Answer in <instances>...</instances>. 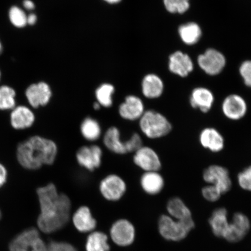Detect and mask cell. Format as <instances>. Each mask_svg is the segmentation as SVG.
Segmentation results:
<instances>
[{
  "label": "cell",
  "mask_w": 251,
  "mask_h": 251,
  "mask_svg": "<svg viewBox=\"0 0 251 251\" xmlns=\"http://www.w3.org/2000/svg\"><path fill=\"white\" fill-rule=\"evenodd\" d=\"M164 84L161 78L155 74H149L142 82L143 95L147 99H158L164 93Z\"/></svg>",
  "instance_id": "cell-23"
},
{
  "label": "cell",
  "mask_w": 251,
  "mask_h": 251,
  "mask_svg": "<svg viewBox=\"0 0 251 251\" xmlns=\"http://www.w3.org/2000/svg\"><path fill=\"white\" fill-rule=\"evenodd\" d=\"M80 132L84 139L95 141L101 136V128L95 119L87 117L80 125Z\"/></svg>",
  "instance_id": "cell-27"
},
{
  "label": "cell",
  "mask_w": 251,
  "mask_h": 251,
  "mask_svg": "<svg viewBox=\"0 0 251 251\" xmlns=\"http://www.w3.org/2000/svg\"><path fill=\"white\" fill-rule=\"evenodd\" d=\"M214 102V95L211 90L206 88L197 87L191 93L190 98L191 106L205 114L211 111Z\"/></svg>",
  "instance_id": "cell-17"
},
{
  "label": "cell",
  "mask_w": 251,
  "mask_h": 251,
  "mask_svg": "<svg viewBox=\"0 0 251 251\" xmlns=\"http://www.w3.org/2000/svg\"><path fill=\"white\" fill-rule=\"evenodd\" d=\"M237 183L241 189L251 191V165L244 168L238 174Z\"/></svg>",
  "instance_id": "cell-33"
},
{
  "label": "cell",
  "mask_w": 251,
  "mask_h": 251,
  "mask_svg": "<svg viewBox=\"0 0 251 251\" xmlns=\"http://www.w3.org/2000/svg\"><path fill=\"white\" fill-rule=\"evenodd\" d=\"M10 251H47V245L37 229L30 228L22 232L9 244Z\"/></svg>",
  "instance_id": "cell-5"
},
{
  "label": "cell",
  "mask_w": 251,
  "mask_h": 251,
  "mask_svg": "<svg viewBox=\"0 0 251 251\" xmlns=\"http://www.w3.org/2000/svg\"><path fill=\"white\" fill-rule=\"evenodd\" d=\"M239 71L245 84L248 87H251V61L243 62Z\"/></svg>",
  "instance_id": "cell-36"
},
{
  "label": "cell",
  "mask_w": 251,
  "mask_h": 251,
  "mask_svg": "<svg viewBox=\"0 0 251 251\" xmlns=\"http://www.w3.org/2000/svg\"><path fill=\"white\" fill-rule=\"evenodd\" d=\"M15 90L7 86L0 87V109H14L15 106Z\"/></svg>",
  "instance_id": "cell-30"
},
{
  "label": "cell",
  "mask_w": 251,
  "mask_h": 251,
  "mask_svg": "<svg viewBox=\"0 0 251 251\" xmlns=\"http://www.w3.org/2000/svg\"><path fill=\"white\" fill-rule=\"evenodd\" d=\"M209 223L212 228L213 233L216 237L224 238L229 224L226 209L224 208L216 209L210 217Z\"/></svg>",
  "instance_id": "cell-24"
},
{
  "label": "cell",
  "mask_w": 251,
  "mask_h": 251,
  "mask_svg": "<svg viewBox=\"0 0 251 251\" xmlns=\"http://www.w3.org/2000/svg\"><path fill=\"white\" fill-rule=\"evenodd\" d=\"M76 157L78 165L93 172L101 165L102 151L97 145L83 146L77 150Z\"/></svg>",
  "instance_id": "cell-11"
},
{
  "label": "cell",
  "mask_w": 251,
  "mask_h": 251,
  "mask_svg": "<svg viewBox=\"0 0 251 251\" xmlns=\"http://www.w3.org/2000/svg\"><path fill=\"white\" fill-rule=\"evenodd\" d=\"M101 105H100L98 102H96V103H94L93 108L94 109L98 111V110L101 108Z\"/></svg>",
  "instance_id": "cell-41"
},
{
  "label": "cell",
  "mask_w": 251,
  "mask_h": 251,
  "mask_svg": "<svg viewBox=\"0 0 251 251\" xmlns=\"http://www.w3.org/2000/svg\"><path fill=\"white\" fill-rule=\"evenodd\" d=\"M167 211L172 218L177 221L192 218L190 209L183 201L178 197H174L168 201Z\"/></svg>",
  "instance_id": "cell-26"
},
{
  "label": "cell",
  "mask_w": 251,
  "mask_h": 251,
  "mask_svg": "<svg viewBox=\"0 0 251 251\" xmlns=\"http://www.w3.org/2000/svg\"><path fill=\"white\" fill-rule=\"evenodd\" d=\"M1 210H0V219H1Z\"/></svg>",
  "instance_id": "cell-44"
},
{
  "label": "cell",
  "mask_w": 251,
  "mask_h": 251,
  "mask_svg": "<svg viewBox=\"0 0 251 251\" xmlns=\"http://www.w3.org/2000/svg\"><path fill=\"white\" fill-rule=\"evenodd\" d=\"M40 214L37 220L40 230L46 234L64 228L70 218L71 201L64 193H59L55 185L49 183L37 190Z\"/></svg>",
  "instance_id": "cell-1"
},
{
  "label": "cell",
  "mask_w": 251,
  "mask_h": 251,
  "mask_svg": "<svg viewBox=\"0 0 251 251\" xmlns=\"http://www.w3.org/2000/svg\"><path fill=\"white\" fill-rule=\"evenodd\" d=\"M58 153L54 141L35 136L19 144L17 158L22 166L29 170H37L43 165L54 164Z\"/></svg>",
  "instance_id": "cell-2"
},
{
  "label": "cell",
  "mask_w": 251,
  "mask_h": 251,
  "mask_svg": "<svg viewBox=\"0 0 251 251\" xmlns=\"http://www.w3.org/2000/svg\"><path fill=\"white\" fill-rule=\"evenodd\" d=\"M110 234L113 241L119 246H128L134 240V227L127 220L119 219L112 226Z\"/></svg>",
  "instance_id": "cell-13"
},
{
  "label": "cell",
  "mask_w": 251,
  "mask_h": 251,
  "mask_svg": "<svg viewBox=\"0 0 251 251\" xmlns=\"http://www.w3.org/2000/svg\"><path fill=\"white\" fill-rule=\"evenodd\" d=\"M104 1L109 3V4H116V3L120 2L121 0H104Z\"/></svg>",
  "instance_id": "cell-42"
},
{
  "label": "cell",
  "mask_w": 251,
  "mask_h": 251,
  "mask_svg": "<svg viewBox=\"0 0 251 251\" xmlns=\"http://www.w3.org/2000/svg\"><path fill=\"white\" fill-rule=\"evenodd\" d=\"M140 184L144 192L155 196L164 189L165 180L158 171L146 172L141 176Z\"/></svg>",
  "instance_id": "cell-19"
},
{
  "label": "cell",
  "mask_w": 251,
  "mask_h": 251,
  "mask_svg": "<svg viewBox=\"0 0 251 251\" xmlns=\"http://www.w3.org/2000/svg\"><path fill=\"white\" fill-rule=\"evenodd\" d=\"M143 146V140L139 134L134 133L127 140L128 153L135 152Z\"/></svg>",
  "instance_id": "cell-37"
},
{
  "label": "cell",
  "mask_w": 251,
  "mask_h": 251,
  "mask_svg": "<svg viewBox=\"0 0 251 251\" xmlns=\"http://www.w3.org/2000/svg\"><path fill=\"white\" fill-rule=\"evenodd\" d=\"M169 68L173 74L181 77H186L193 71L194 64L189 56L178 51L169 57Z\"/></svg>",
  "instance_id": "cell-18"
},
{
  "label": "cell",
  "mask_w": 251,
  "mask_h": 251,
  "mask_svg": "<svg viewBox=\"0 0 251 251\" xmlns=\"http://www.w3.org/2000/svg\"><path fill=\"white\" fill-rule=\"evenodd\" d=\"M133 162L144 172L158 171L162 168L160 157L154 150L150 147L142 146L134 152Z\"/></svg>",
  "instance_id": "cell-10"
},
{
  "label": "cell",
  "mask_w": 251,
  "mask_h": 251,
  "mask_svg": "<svg viewBox=\"0 0 251 251\" xmlns=\"http://www.w3.org/2000/svg\"><path fill=\"white\" fill-rule=\"evenodd\" d=\"M0 78H1V72H0Z\"/></svg>",
  "instance_id": "cell-45"
},
{
  "label": "cell",
  "mask_w": 251,
  "mask_h": 251,
  "mask_svg": "<svg viewBox=\"0 0 251 251\" xmlns=\"http://www.w3.org/2000/svg\"><path fill=\"white\" fill-rule=\"evenodd\" d=\"M47 251H77L74 246L68 243L51 241L47 246Z\"/></svg>",
  "instance_id": "cell-35"
},
{
  "label": "cell",
  "mask_w": 251,
  "mask_h": 251,
  "mask_svg": "<svg viewBox=\"0 0 251 251\" xmlns=\"http://www.w3.org/2000/svg\"><path fill=\"white\" fill-rule=\"evenodd\" d=\"M178 34L183 42L187 45H194L199 42L202 36V30L199 25L189 23L181 25Z\"/></svg>",
  "instance_id": "cell-25"
},
{
  "label": "cell",
  "mask_w": 251,
  "mask_h": 251,
  "mask_svg": "<svg viewBox=\"0 0 251 251\" xmlns=\"http://www.w3.org/2000/svg\"><path fill=\"white\" fill-rule=\"evenodd\" d=\"M72 221L75 227L81 233H88L96 227V220L93 218L89 207L80 206L75 212Z\"/></svg>",
  "instance_id": "cell-20"
},
{
  "label": "cell",
  "mask_w": 251,
  "mask_h": 251,
  "mask_svg": "<svg viewBox=\"0 0 251 251\" xmlns=\"http://www.w3.org/2000/svg\"><path fill=\"white\" fill-rule=\"evenodd\" d=\"M26 96L30 105L33 108L45 106L51 98L52 92L46 83L40 82L31 84L26 91Z\"/></svg>",
  "instance_id": "cell-15"
},
{
  "label": "cell",
  "mask_w": 251,
  "mask_h": 251,
  "mask_svg": "<svg viewBox=\"0 0 251 251\" xmlns=\"http://www.w3.org/2000/svg\"><path fill=\"white\" fill-rule=\"evenodd\" d=\"M2 51V45L1 42H0V53Z\"/></svg>",
  "instance_id": "cell-43"
},
{
  "label": "cell",
  "mask_w": 251,
  "mask_h": 251,
  "mask_svg": "<svg viewBox=\"0 0 251 251\" xmlns=\"http://www.w3.org/2000/svg\"><path fill=\"white\" fill-rule=\"evenodd\" d=\"M24 7L28 10H32L34 8V4L31 0H25L23 2Z\"/></svg>",
  "instance_id": "cell-40"
},
{
  "label": "cell",
  "mask_w": 251,
  "mask_h": 251,
  "mask_svg": "<svg viewBox=\"0 0 251 251\" xmlns=\"http://www.w3.org/2000/svg\"><path fill=\"white\" fill-rule=\"evenodd\" d=\"M222 112L229 120L238 121L243 119L248 111V106L243 97L231 94L226 97L222 103Z\"/></svg>",
  "instance_id": "cell-9"
},
{
  "label": "cell",
  "mask_w": 251,
  "mask_h": 251,
  "mask_svg": "<svg viewBox=\"0 0 251 251\" xmlns=\"http://www.w3.org/2000/svg\"><path fill=\"white\" fill-rule=\"evenodd\" d=\"M199 67L206 74L215 76L224 70L226 64V59L222 52L215 49H209L197 59Z\"/></svg>",
  "instance_id": "cell-8"
},
{
  "label": "cell",
  "mask_w": 251,
  "mask_h": 251,
  "mask_svg": "<svg viewBox=\"0 0 251 251\" xmlns=\"http://www.w3.org/2000/svg\"><path fill=\"white\" fill-rule=\"evenodd\" d=\"M103 142L105 146L111 152L119 155L128 153L127 140L122 141L120 131L117 127H109L103 136Z\"/></svg>",
  "instance_id": "cell-21"
},
{
  "label": "cell",
  "mask_w": 251,
  "mask_h": 251,
  "mask_svg": "<svg viewBox=\"0 0 251 251\" xmlns=\"http://www.w3.org/2000/svg\"><path fill=\"white\" fill-rule=\"evenodd\" d=\"M165 7L172 14H183L190 8L189 0H164Z\"/></svg>",
  "instance_id": "cell-31"
},
{
  "label": "cell",
  "mask_w": 251,
  "mask_h": 251,
  "mask_svg": "<svg viewBox=\"0 0 251 251\" xmlns=\"http://www.w3.org/2000/svg\"><path fill=\"white\" fill-rule=\"evenodd\" d=\"M194 227L195 224L192 218L176 221L171 216L163 215L158 222L159 233L167 240H183Z\"/></svg>",
  "instance_id": "cell-4"
},
{
  "label": "cell",
  "mask_w": 251,
  "mask_h": 251,
  "mask_svg": "<svg viewBox=\"0 0 251 251\" xmlns=\"http://www.w3.org/2000/svg\"><path fill=\"white\" fill-rule=\"evenodd\" d=\"M144 112L145 110L142 100L135 96H127L119 108L121 117L127 121L138 120L142 117Z\"/></svg>",
  "instance_id": "cell-16"
},
{
  "label": "cell",
  "mask_w": 251,
  "mask_h": 251,
  "mask_svg": "<svg viewBox=\"0 0 251 251\" xmlns=\"http://www.w3.org/2000/svg\"><path fill=\"white\" fill-rule=\"evenodd\" d=\"M202 178L208 184L217 187L222 194L231 189L232 181L227 169L219 165H212L203 171Z\"/></svg>",
  "instance_id": "cell-6"
},
{
  "label": "cell",
  "mask_w": 251,
  "mask_h": 251,
  "mask_svg": "<svg viewBox=\"0 0 251 251\" xmlns=\"http://www.w3.org/2000/svg\"><path fill=\"white\" fill-rule=\"evenodd\" d=\"M115 92V88L108 83L102 84L96 90V97L101 106L109 108L112 105V95Z\"/></svg>",
  "instance_id": "cell-29"
},
{
  "label": "cell",
  "mask_w": 251,
  "mask_h": 251,
  "mask_svg": "<svg viewBox=\"0 0 251 251\" xmlns=\"http://www.w3.org/2000/svg\"><path fill=\"white\" fill-rule=\"evenodd\" d=\"M202 197L208 201L214 202L218 201L222 195L217 187L213 185L208 184L203 187L201 190Z\"/></svg>",
  "instance_id": "cell-34"
},
{
  "label": "cell",
  "mask_w": 251,
  "mask_h": 251,
  "mask_svg": "<svg viewBox=\"0 0 251 251\" xmlns=\"http://www.w3.org/2000/svg\"><path fill=\"white\" fill-rule=\"evenodd\" d=\"M37 21V16L34 14H30L27 16V24L33 25L36 24Z\"/></svg>",
  "instance_id": "cell-39"
},
{
  "label": "cell",
  "mask_w": 251,
  "mask_h": 251,
  "mask_svg": "<svg viewBox=\"0 0 251 251\" xmlns=\"http://www.w3.org/2000/svg\"><path fill=\"white\" fill-rule=\"evenodd\" d=\"M86 249L87 251H109L108 237L102 232H93L87 238Z\"/></svg>",
  "instance_id": "cell-28"
},
{
  "label": "cell",
  "mask_w": 251,
  "mask_h": 251,
  "mask_svg": "<svg viewBox=\"0 0 251 251\" xmlns=\"http://www.w3.org/2000/svg\"><path fill=\"white\" fill-rule=\"evenodd\" d=\"M99 190L105 199L110 201H117L125 195L127 186L125 180L115 174L108 175L100 182Z\"/></svg>",
  "instance_id": "cell-7"
},
{
  "label": "cell",
  "mask_w": 251,
  "mask_h": 251,
  "mask_svg": "<svg viewBox=\"0 0 251 251\" xmlns=\"http://www.w3.org/2000/svg\"><path fill=\"white\" fill-rule=\"evenodd\" d=\"M9 18L15 27H24L27 25V15L23 9L16 6L9 9Z\"/></svg>",
  "instance_id": "cell-32"
},
{
  "label": "cell",
  "mask_w": 251,
  "mask_h": 251,
  "mask_svg": "<svg viewBox=\"0 0 251 251\" xmlns=\"http://www.w3.org/2000/svg\"><path fill=\"white\" fill-rule=\"evenodd\" d=\"M7 172L5 168L0 164V188L4 185L7 180Z\"/></svg>",
  "instance_id": "cell-38"
},
{
  "label": "cell",
  "mask_w": 251,
  "mask_h": 251,
  "mask_svg": "<svg viewBox=\"0 0 251 251\" xmlns=\"http://www.w3.org/2000/svg\"><path fill=\"white\" fill-rule=\"evenodd\" d=\"M251 227L250 222L242 213H235L233 221L228 224L224 238L230 243H238L246 237Z\"/></svg>",
  "instance_id": "cell-12"
},
{
  "label": "cell",
  "mask_w": 251,
  "mask_h": 251,
  "mask_svg": "<svg viewBox=\"0 0 251 251\" xmlns=\"http://www.w3.org/2000/svg\"><path fill=\"white\" fill-rule=\"evenodd\" d=\"M141 131L150 139H158L171 132L172 125L169 119L161 113L149 110L139 119Z\"/></svg>",
  "instance_id": "cell-3"
},
{
  "label": "cell",
  "mask_w": 251,
  "mask_h": 251,
  "mask_svg": "<svg viewBox=\"0 0 251 251\" xmlns=\"http://www.w3.org/2000/svg\"><path fill=\"white\" fill-rule=\"evenodd\" d=\"M35 121V116L31 110L25 106L14 108L11 114L12 126L15 129H25L31 126Z\"/></svg>",
  "instance_id": "cell-22"
},
{
  "label": "cell",
  "mask_w": 251,
  "mask_h": 251,
  "mask_svg": "<svg viewBox=\"0 0 251 251\" xmlns=\"http://www.w3.org/2000/svg\"><path fill=\"white\" fill-rule=\"evenodd\" d=\"M199 141L203 149L213 153H219L225 149V138L214 127H205L201 131Z\"/></svg>",
  "instance_id": "cell-14"
}]
</instances>
